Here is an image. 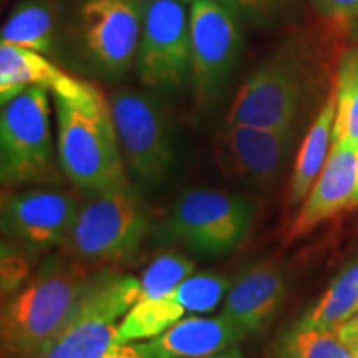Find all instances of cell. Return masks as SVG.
Masks as SVG:
<instances>
[{"label":"cell","instance_id":"1","mask_svg":"<svg viewBox=\"0 0 358 358\" xmlns=\"http://www.w3.org/2000/svg\"><path fill=\"white\" fill-rule=\"evenodd\" d=\"M98 271L69 256L52 257L2 308L0 338L6 358H35L69 324Z\"/></svg>","mask_w":358,"mask_h":358},{"label":"cell","instance_id":"2","mask_svg":"<svg viewBox=\"0 0 358 358\" xmlns=\"http://www.w3.org/2000/svg\"><path fill=\"white\" fill-rule=\"evenodd\" d=\"M58 163L90 198L129 186L110 101L95 88L78 100L53 95Z\"/></svg>","mask_w":358,"mask_h":358},{"label":"cell","instance_id":"3","mask_svg":"<svg viewBox=\"0 0 358 358\" xmlns=\"http://www.w3.org/2000/svg\"><path fill=\"white\" fill-rule=\"evenodd\" d=\"M140 301V279L98 271L62 334L35 358H150L120 340L116 324Z\"/></svg>","mask_w":358,"mask_h":358},{"label":"cell","instance_id":"4","mask_svg":"<svg viewBox=\"0 0 358 358\" xmlns=\"http://www.w3.org/2000/svg\"><path fill=\"white\" fill-rule=\"evenodd\" d=\"M150 221L131 186L93 196L80 206L64 244V254L87 264L127 259L140 248Z\"/></svg>","mask_w":358,"mask_h":358},{"label":"cell","instance_id":"5","mask_svg":"<svg viewBox=\"0 0 358 358\" xmlns=\"http://www.w3.org/2000/svg\"><path fill=\"white\" fill-rule=\"evenodd\" d=\"M0 174L3 185L52 182L58 179L47 88L29 87L2 103Z\"/></svg>","mask_w":358,"mask_h":358},{"label":"cell","instance_id":"6","mask_svg":"<svg viewBox=\"0 0 358 358\" xmlns=\"http://www.w3.org/2000/svg\"><path fill=\"white\" fill-rule=\"evenodd\" d=\"M111 116L128 171L143 187H156L174 166L173 134L155 98L120 90L110 100Z\"/></svg>","mask_w":358,"mask_h":358},{"label":"cell","instance_id":"7","mask_svg":"<svg viewBox=\"0 0 358 358\" xmlns=\"http://www.w3.org/2000/svg\"><path fill=\"white\" fill-rule=\"evenodd\" d=\"M252 217L254 206L245 196L191 189L174 203L169 231L194 252L221 256L243 243Z\"/></svg>","mask_w":358,"mask_h":358},{"label":"cell","instance_id":"8","mask_svg":"<svg viewBox=\"0 0 358 358\" xmlns=\"http://www.w3.org/2000/svg\"><path fill=\"white\" fill-rule=\"evenodd\" d=\"M306 75L294 55L279 52L262 62L237 90L226 123L261 128L295 127L306 98Z\"/></svg>","mask_w":358,"mask_h":358},{"label":"cell","instance_id":"9","mask_svg":"<svg viewBox=\"0 0 358 358\" xmlns=\"http://www.w3.org/2000/svg\"><path fill=\"white\" fill-rule=\"evenodd\" d=\"M145 87L173 90L191 75L189 13L178 0H148L136 55Z\"/></svg>","mask_w":358,"mask_h":358},{"label":"cell","instance_id":"10","mask_svg":"<svg viewBox=\"0 0 358 358\" xmlns=\"http://www.w3.org/2000/svg\"><path fill=\"white\" fill-rule=\"evenodd\" d=\"M295 140V128L229 124L216 133L213 158L224 178L243 185H272L284 169Z\"/></svg>","mask_w":358,"mask_h":358},{"label":"cell","instance_id":"11","mask_svg":"<svg viewBox=\"0 0 358 358\" xmlns=\"http://www.w3.org/2000/svg\"><path fill=\"white\" fill-rule=\"evenodd\" d=\"M191 78L201 103L219 92L243 48L239 19L217 0H196L189 10Z\"/></svg>","mask_w":358,"mask_h":358},{"label":"cell","instance_id":"12","mask_svg":"<svg viewBox=\"0 0 358 358\" xmlns=\"http://www.w3.org/2000/svg\"><path fill=\"white\" fill-rule=\"evenodd\" d=\"M80 30L92 64L106 75H123L140 48L143 10L136 0H83Z\"/></svg>","mask_w":358,"mask_h":358},{"label":"cell","instance_id":"13","mask_svg":"<svg viewBox=\"0 0 358 358\" xmlns=\"http://www.w3.org/2000/svg\"><path fill=\"white\" fill-rule=\"evenodd\" d=\"M78 209L77 196L69 191L17 192L3 199V234L27 252H45L64 244Z\"/></svg>","mask_w":358,"mask_h":358},{"label":"cell","instance_id":"14","mask_svg":"<svg viewBox=\"0 0 358 358\" xmlns=\"http://www.w3.org/2000/svg\"><path fill=\"white\" fill-rule=\"evenodd\" d=\"M358 206V143L332 145L322 173L290 224L287 241L312 232L320 222Z\"/></svg>","mask_w":358,"mask_h":358},{"label":"cell","instance_id":"15","mask_svg":"<svg viewBox=\"0 0 358 358\" xmlns=\"http://www.w3.org/2000/svg\"><path fill=\"white\" fill-rule=\"evenodd\" d=\"M285 294L282 268L272 261L259 262L232 282L221 313L245 335L261 332L279 312Z\"/></svg>","mask_w":358,"mask_h":358},{"label":"cell","instance_id":"16","mask_svg":"<svg viewBox=\"0 0 358 358\" xmlns=\"http://www.w3.org/2000/svg\"><path fill=\"white\" fill-rule=\"evenodd\" d=\"M245 335L219 313L216 317H187L156 338L140 343L150 358H206L237 347Z\"/></svg>","mask_w":358,"mask_h":358},{"label":"cell","instance_id":"17","mask_svg":"<svg viewBox=\"0 0 358 358\" xmlns=\"http://www.w3.org/2000/svg\"><path fill=\"white\" fill-rule=\"evenodd\" d=\"M29 87H43L53 95L78 100L95 87L65 73L42 53L0 42V96L6 103Z\"/></svg>","mask_w":358,"mask_h":358},{"label":"cell","instance_id":"18","mask_svg":"<svg viewBox=\"0 0 358 358\" xmlns=\"http://www.w3.org/2000/svg\"><path fill=\"white\" fill-rule=\"evenodd\" d=\"M335 122V95H332L322 106L319 115L313 120L312 127L303 138L297 159H295L292 178L289 185V203L295 206L307 198L313 182L324 169L330 155V143Z\"/></svg>","mask_w":358,"mask_h":358},{"label":"cell","instance_id":"19","mask_svg":"<svg viewBox=\"0 0 358 358\" xmlns=\"http://www.w3.org/2000/svg\"><path fill=\"white\" fill-rule=\"evenodd\" d=\"M358 312V257L340 271L301 324L337 330Z\"/></svg>","mask_w":358,"mask_h":358},{"label":"cell","instance_id":"20","mask_svg":"<svg viewBox=\"0 0 358 358\" xmlns=\"http://www.w3.org/2000/svg\"><path fill=\"white\" fill-rule=\"evenodd\" d=\"M55 35V13L45 0L20 3L2 27V42L48 53Z\"/></svg>","mask_w":358,"mask_h":358},{"label":"cell","instance_id":"21","mask_svg":"<svg viewBox=\"0 0 358 358\" xmlns=\"http://www.w3.org/2000/svg\"><path fill=\"white\" fill-rule=\"evenodd\" d=\"M275 358H357V353L337 330L297 322L277 338Z\"/></svg>","mask_w":358,"mask_h":358},{"label":"cell","instance_id":"22","mask_svg":"<svg viewBox=\"0 0 358 358\" xmlns=\"http://www.w3.org/2000/svg\"><path fill=\"white\" fill-rule=\"evenodd\" d=\"M186 310L171 295L161 299H145L129 308L118 324V335L123 343L151 340L164 334L185 317Z\"/></svg>","mask_w":358,"mask_h":358},{"label":"cell","instance_id":"23","mask_svg":"<svg viewBox=\"0 0 358 358\" xmlns=\"http://www.w3.org/2000/svg\"><path fill=\"white\" fill-rule=\"evenodd\" d=\"M332 145L358 143V48L343 53L335 87Z\"/></svg>","mask_w":358,"mask_h":358},{"label":"cell","instance_id":"24","mask_svg":"<svg viewBox=\"0 0 358 358\" xmlns=\"http://www.w3.org/2000/svg\"><path fill=\"white\" fill-rule=\"evenodd\" d=\"M192 274H194V262L191 259L173 252L163 254L143 272L140 279L141 301L168 297Z\"/></svg>","mask_w":358,"mask_h":358},{"label":"cell","instance_id":"25","mask_svg":"<svg viewBox=\"0 0 358 358\" xmlns=\"http://www.w3.org/2000/svg\"><path fill=\"white\" fill-rule=\"evenodd\" d=\"M231 289V280L222 274H192L169 294L186 313H206L219 306Z\"/></svg>","mask_w":358,"mask_h":358},{"label":"cell","instance_id":"26","mask_svg":"<svg viewBox=\"0 0 358 358\" xmlns=\"http://www.w3.org/2000/svg\"><path fill=\"white\" fill-rule=\"evenodd\" d=\"M239 20L254 25H268L292 7L294 0H217Z\"/></svg>","mask_w":358,"mask_h":358},{"label":"cell","instance_id":"27","mask_svg":"<svg viewBox=\"0 0 358 358\" xmlns=\"http://www.w3.org/2000/svg\"><path fill=\"white\" fill-rule=\"evenodd\" d=\"M312 3L335 32L358 40V0H312Z\"/></svg>","mask_w":358,"mask_h":358},{"label":"cell","instance_id":"28","mask_svg":"<svg viewBox=\"0 0 358 358\" xmlns=\"http://www.w3.org/2000/svg\"><path fill=\"white\" fill-rule=\"evenodd\" d=\"M27 274V264L19 254H8L3 249L2 257V292H12V290H19L20 285L24 284V277Z\"/></svg>","mask_w":358,"mask_h":358},{"label":"cell","instance_id":"29","mask_svg":"<svg viewBox=\"0 0 358 358\" xmlns=\"http://www.w3.org/2000/svg\"><path fill=\"white\" fill-rule=\"evenodd\" d=\"M337 334L340 338L347 343L348 347L355 348L358 345V312L352 315L345 324H342L337 329Z\"/></svg>","mask_w":358,"mask_h":358},{"label":"cell","instance_id":"30","mask_svg":"<svg viewBox=\"0 0 358 358\" xmlns=\"http://www.w3.org/2000/svg\"><path fill=\"white\" fill-rule=\"evenodd\" d=\"M206 358H245V357L234 347V348H229V350H226V352L216 353V355L206 357Z\"/></svg>","mask_w":358,"mask_h":358},{"label":"cell","instance_id":"31","mask_svg":"<svg viewBox=\"0 0 358 358\" xmlns=\"http://www.w3.org/2000/svg\"><path fill=\"white\" fill-rule=\"evenodd\" d=\"M178 2H182V3H187V2H196V0H178Z\"/></svg>","mask_w":358,"mask_h":358},{"label":"cell","instance_id":"32","mask_svg":"<svg viewBox=\"0 0 358 358\" xmlns=\"http://www.w3.org/2000/svg\"><path fill=\"white\" fill-rule=\"evenodd\" d=\"M353 350H355V353H357V358H358V345H357L355 348H353Z\"/></svg>","mask_w":358,"mask_h":358}]
</instances>
